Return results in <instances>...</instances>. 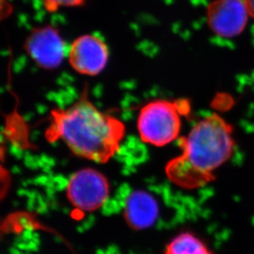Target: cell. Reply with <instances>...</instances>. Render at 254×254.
Instances as JSON below:
<instances>
[{"label":"cell","mask_w":254,"mask_h":254,"mask_svg":"<svg viewBox=\"0 0 254 254\" xmlns=\"http://www.w3.org/2000/svg\"><path fill=\"white\" fill-rule=\"evenodd\" d=\"M86 86L75 103L51 111L45 138L62 141L76 156L105 164L119 150L126 127L114 116L99 110L90 100Z\"/></svg>","instance_id":"cell-1"},{"label":"cell","mask_w":254,"mask_h":254,"mask_svg":"<svg viewBox=\"0 0 254 254\" xmlns=\"http://www.w3.org/2000/svg\"><path fill=\"white\" fill-rule=\"evenodd\" d=\"M234 129L225 119L213 113L195 123L179 140L181 154L165 167L168 179L181 189L193 190L215 180V173L232 156Z\"/></svg>","instance_id":"cell-2"},{"label":"cell","mask_w":254,"mask_h":254,"mask_svg":"<svg viewBox=\"0 0 254 254\" xmlns=\"http://www.w3.org/2000/svg\"><path fill=\"white\" fill-rule=\"evenodd\" d=\"M189 101L156 99L141 108L137 119V129L143 141L163 147L178 139L182 119L190 113Z\"/></svg>","instance_id":"cell-3"},{"label":"cell","mask_w":254,"mask_h":254,"mask_svg":"<svg viewBox=\"0 0 254 254\" xmlns=\"http://www.w3.org/2000/svg\"><path fill=\"white\" fill-rule=\"evenodd\" d=\"M110 185L104 174L85 168L71 175L66 195L73 207L83 212H93L102 207L109 196Z\"/></svg>","instance_id":"cell-4"},{"label":"cell","mask_w":254,"mask_h":254,"mask_svg":"<svg viewBox=\"0 0 254 254\" xmlns=\"http://www.w3.org/2000/svg\"><path fill=\"white\" fill-rule=\"evenodd\" d=\"M23 49L39 68L55 70L63 63L67 47L61 32L52 25L32 29L25 40Z\"/></svg>","instance_id":"cell-5"},{"label":"cell","mask_w":254,"mask_h":254,"mask_svg":"<svg viewBox=\"0 0 254 254\" xmlns=\"http://www.w3.org/2000/svg\"><path fill=\"white\" fill-rule=\"evenodd\" d=\"M68 56L73 70L83 75L96 76L102 73L108 64L109 51L100 37L86 34L73 41Z\"/></svg>","instance_id":"cell-6"},{"label":"cell","mask_w":254,"mask_h":254,"mask_svg":"<svg viewBox=\"0 0 254 254\" xmlns=\"http://www.w3.org/2000/svg\"><path fill=\"white\" fill-rule=\"evenodd\" d=\"M250 15L243 0H215L207 7L206 18L210 29L224 38L241 34Z\"/></svg>","instance_id":"cell-7"},{"label":"cell","mask_w":254,"mask_h":254,"mask_svg":"<svg viewBox=\"0 0 254 254\" xmlns=\"http://www.w3.org/2000/svg\"><path fill=\"white\" fill-rule=\"evenodd\" d=\"M159 213V205L153 195L144 190H134L127 197L123 215L131 229L144 230L154 225Z\"/></svg>","instance_id":"cell-8"},{"label":"cell","mask_w":254,"mask_h":254,"mask_svg":"<svg viewBox=\"0 0 254 254\" xmlns=\"http://www.w3.org/2000/svg\"><path fill=\"white\" fill-rule=\"evenodd\" d=\"M164 254H213L202 240L190 232H183L172 239Z\"/></svg>","instance_id":"cell-9"},{"label":"cell","mask_w":254,"mask_h":254,"mask_svg":"<svg viewBox=\"0 0 254 254\" xmlns=\"http://www.w3.org/2000/svg\"><path fill=\"white\" fill-rule=\"evenodd\" d=\"M7 156V148L0 140V202L4 200L12 186V175L5 165Z\"/></svg>","instance_id":"cell-10"},{"label":"cell","mask_w":254,"mask_h":254,"mask_svg":"<svg viewBox=\"0 0 254 254\" xmlns=\"http://www.w3.org/2000/svg\"><path fill=\"white\" fill-rule=\"evenodd\" d=\"M86 0H42V4L48 12H56L63 7H78Z\"/></svg>","instance_id":"cell-11"},{"label":"cell","mask_w":254,"mask_h":254,"mask_svg":"<svg viewBox=\"0 0 254 254\" xmlns=\"http://www.w3.org/2000/svg\"><path fill=\"white\" fill-rule=\"evenodd\" d=\"M13 12L12 0H0V22L9 17Z\"/></svg>","instance_id":"cell-12"},{"label":"cell","mask_w":254,"mask_h":254,"mask_svg":"<svg viewBox=\"0 0 254 254\" xmlns=\"http://www.w3.org/2000/svg\"><path fill=\"white\" fill-rule=\"evenodd\" d=\"M250 17L254 19V0H243Z\"/></svg>","instance_id":"cell-13"}]
</instances>
